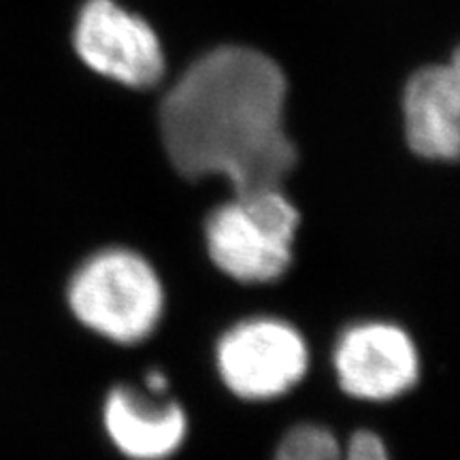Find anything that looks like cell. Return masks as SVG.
Here are the masks:
<instances>
[{
	"label": "cell",
	"mask_w": 460,
	"mask_h": 460,
	"mask_svg": "<svg viewBox=\"0 0 460 460\" xmlns=\"http://www.w3.org/2000/svg\"><path fill=\"white\" fill-rule=\"evenodd\" d=\"M107 433L128 458H169L186 437V413L175 402H158L135 390L115 388L105 405Z\"/></svg>",
	"instance_id": "cell-8"
},
{
	"label": "cell",
	"mask_w": 460,
	"mask_h": 460,
	"mask_svg": "<svg viewBox=\"0 0 460 460\" xmlns=\"http://www.w3.org/2000/svg\"><path fill=\"white\" fill-rule=\"evenodd\" d=\"M68 301L85 326L118 343H137L156 329L163 286L141 256L109 250L79 269Z\"/></svg>",
	"instance_id": "cell-3"
},
{
	"label": "cell",
	"mask_w": 460,
	"mask_h": 460,
	"mask_svg": "<svg viewBox=\"0 0 460 460\" xmlns=\"http://www.w3.org/2000/svg\"><path fill=\"white\" fill-rule=\"evenodd\" d=\"M288 82L278 62L222 45L190 65L160 105V132L188 180L224 175L237 194L279 188L296 164L284 128Z\"/></svg>",
	"instance_id": "cell-1"
},
{
	"label": "cell",
	"mask_w": 460,
	"mask_h": 460,
	"mask_svg": "<svg viewBox=\"0 0 460 460\" xmlns=\"http://www.w3.org/2000/svg\"><path fill=\"white\" fill-rule=\"evenodd\" d=\"M147 386H149V393H154V394L163 393V390L166 388V379L163 377V373H158V371L149 373V376H147Z\"/></svg>",
	"instance_id": "cell-10"
},
{
	"label": "cell",
	"mask_w": 460,
	"mask_h": 460,
	"mask_svg": "<svg viewBox=\"0 0 460 460\" xmlns=\"http://www.w3.org/2000/svg\"><path fill=\"white\" fill-rule=\"evenodd\" d=\"M339 384L365 401H388L418 379V354L410 335L393 324H360L345 331L335 352Z\"/></svg>",
	"instance_id": "cell-6"
},
{
	"label": "cell",
	"mask_w": 460,
	"mask_h": 460,
	"mask_svg": "<svg viewBox=\"0 0 460 460\" xmlns=\"http://www.w3.org/2000/svg\"><path fill=\"white\" fill-rule=\"evenodd\" d=\"M303 337L278 320H252L234 326L217 348L224 384L243 399H273L290 390L307 371Z\"/></svg>",
	"instance_id": "cell-5"
},
{
	"label": "cell",
	"mask_w": 460,
	"mask_h": 460,
	"mask_svg": "<svg viewBox=\"0 0 460 460\" xmlns=\"http://www.w3.org/2000/svg\"><path fill=\"white\" fill-rule=\"evenodd\" d=\"M275 460H390V456L382 439L369 430L356 433L343 454L331 430L303 424L284 437Z\"/></svg>",
	"instance_id": "cell-9"
},
{
	"label": "cell",
	"mask_w": 460,
	"mask_h": 460,
	"mask_svg": "<svg viewBox=\"0 0 460 460\" xmlns=\"http://www.w3.org/2000/svg\"><path fill=\"white\" fill-rule=\"evenodd\" d=\"M298 211L279 188L237 194L207 222V247L214 262L245 284L273 281L292 262Z\"/></svg>",
	"instance_id": "cell-2"
},
{
	"label": "cell",
	"mask_w": 460,
	"mask_h": 460,
	"mask_svg": "<svg viewBox=\"0 0 460 460\" xmlns=\"http://www.w3.org/2000/svg\"><path fill=\"white\" fill-rule=\"evenodd\" d=\"M407 143L418 156L456 160L460 146V65L452 56L411 75L402 94Z\"/></svg>",
	"instance_id": "cell-7"
},
{
	"label": "cell",
	"mask_w": 460,
	"mask_h": 460,
	"mask_svg": "<svg viewBox=\"0 0 460 460\" xmlns=\"http://www.w3.org/2000/svg\"><path fill=\"white\" fill-rule=\"evenodd\" d=\"M73 48L85 66L128 88H152L164 77L158 32L115 0H85L73 28Z\"/></svg>",
	"instance_id": "cell-4"
}]
</instances>
